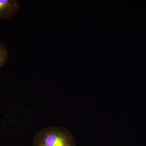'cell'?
Masks as SVG:
<instances>
[{"instance_id":"6da1fadb","label":"cell","mask_w":146,"mask_h":146,"mask_svg":"<svg viewBox=\"0 0 146 146\" xmlns=\"http://www.w3.org/2000/svg\"><path fill=\"white\" fill-rule=\"evenodd\" d=\"M75 137L70 131L59 126L45 128L36 133L33 146H76Z\"/></svg>"},{"instance_id":"7a4b0ae2","label":"cell","mask_w":146,"mask_h":146,"mask_svg":"<svg viewBox=\"0 0 146 146\" xmlns=\"http://www.w3.org/2000/svg\"><path fill=\"white\" fill-rule=\"evenodd\" d=\"M21 4L16 0H0V19L8 20L20 9Z\"/></svg>"},{"instance_id":"3957f363","label":"cell","mask_w":146,"mask_h":146,"mask_svg":"<svg viewBox=\"0 0 146 146\" xmlns=\"http://www.w3.org/2000/svg\"><path fill=\"white\" fill-rule=\"evenodd\" d=\"M9 56V52L5 44L0 42V69L5 65Z\"/></svg>"}]
</instances>
